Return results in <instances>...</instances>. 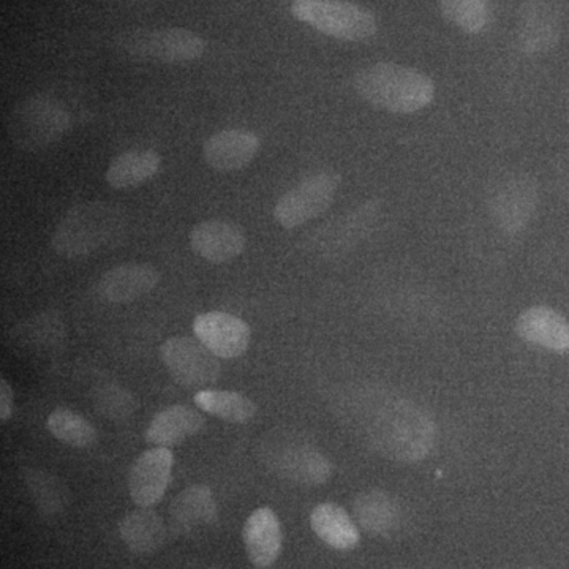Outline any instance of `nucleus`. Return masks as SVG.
<instances>
[{"mask_svg": "<svg viewBox=\"0 0 569 569\" xmlns=\"http://www.w3.org/2000/svg\"><path fill=\"white\" fill-rule=\"evenodd\" d=\"M261 141L250 130L227 129L211 134L204 141L206 163L213 170L230 173L246 168L260 151Z\"/></svg>", "mask_w": 569, "mask_h": 569, "instance_id": "ddd939ff", "label": "nucleus"}, {"mask_svg": "<svg viewBox=\"0 0 569 569\" xmlns=\"http://www.w3.org/2000/svg\"><path fill=\"white\" fill-rule=\"evenodd\" d=\"M520 43L530 54L549 51L559 40V21L556 11L542 0H533L522 10Z\"/></svg>", "mask_w": 569, "mask_h": 569, "instance_id": "4be33fe9", "label": "nucleus"}, {"mask_svg": "<svg viewBox=\"0 0 569 569\" xmlns=\"http://www.w3.org/2000/svg\"><path fill=\"white\" fill-rule=\"evenodd\" d=\"M193 332L219 359H234L244 355L252 337L244 320L224 312L200 313L194 317Z\"/></svg>", "mask_w": 569, "mask_h": 569, "instance_id": "9b49d317", "label": "nucleus"}, {"mask_svg": "<svg viewBox=\"0 0 569 569\" xmlns=\"http://www.w3.org/2000/svg\"><path fill=\"white\" fill-rule=\"evenodd\" d=\"M377 432L381 451L406 462L425 458L433 443L432 422L410 403L388 410Z\"/></svg>", "mask_w": 569, "mask_h": 569, "instance_id": "423d86ee", "label": "nucleus"}, {"mask_svg": "<svg viewBox=\"0 0 569 569\" xmlns=\"http://www.w3.org/2000/svg\"><path fill=\"white\" fill-rule=\"evenodd\" d=\"M272 470L282 478L301 485H323L331 477V462L309 445H291L271 456Z\"/></svg>", "mask_w": 569, "mask_h": 569, "instance_id": "dca6fc26", "label": "nucleus"}, {"mask_svg": "<svg viewBox=\"0 0 569 569\" xmlns=\"http://www.w3.org/2000/svg\"><path fill=\"white\" fill-rule=\"evenodd\" d=\"M162 168V157L152 149H132L119 153L107 170V181L112 189H134L151 181Z\"/></svg>", "mask_w": 569, "mask_h": 569, "instance_id": "aec40b11", "label": "nucleus"}, {"mask_svg": "<svg viewBox=\"0 0 569 569\" xmlns=\"http://www.w3.org/2000/svg\"><path fill=\"white\" fill-rule=\"evenodd\" d=\"M204 415L189 406H173L153 417L146 430V440L153 447L173 448L201 432Z\"/></svg>", "mask_w": 569, "mask_h": 569, "instance_id": "a211bd4d", "label": "nucleus"}, {"mask_svg": "<svg viewBox=\"0 0 569 569\" xmlns=\"http://www.w3.org/2000/svg\"><path fill=\"white\" fill-rule=\"evenodd\" d=\"M93 402L100 413L111 419L129 418L138 407L132 392L118 385H104L103 388L97 389Z\"/></svg>", "mask_w": 569, "mask_h": 569, "instance_id": "c85d7f7f", "label": "nucleus"}, {"mask_svg": "<svg viewBox=\"0 0 569 569\" xmlns=\"http://www.w3.org/2000/svg\"><path fill=\"white\" fill-rule=\"evenodd\" d=\"M126 54L160 63L198 61L206 51V41L198 33L182 28L133 29L116 39Z\"/></svg>", "mask_w": 569, "mask_h": 569, "instance_id": "39448f33", "label": "nucleus"}, {"mask_svg": "<svg viewBox=\"0 0 569 569\" xmlns=\"http://www.w3.org/2000/svg\"><path fill=\"white\" fill-rule=\"evenodd\" d=\"M441 13L467 33H479L489 20L488 0H440Z\"/></svg>", "mask_w": 569, "mask_h": 569, "instance_id": "cd10ccee", "label": "nucleus"}, {"mask_svg": "<svg viewBox=\"0 0 569 569\" xmlns=\"http://www.w3.org/2000/svg\"><path fill=\"white\" fill-rule=\"evenodd\" d=\"M359 526L370 535H388L399 522V507L395 498L380 490L359 493L353 503Z\"/></svg>", "mask_w": 569, "mask_h": 569, "instance_id": "b1692460", "label": "nucleus"}, {"mask_svg": "<svg viewBox=\"0 0 569 569\" xmlns=\"http://www.w3.org/2000/svg\"><path fill=\"white\" fill-rule=\"evenodd\" d=\"M209 569H220V568H209Z\"/></svg>", "mask_w": 569, "mask_h": 569, "instance_id": "2f4dec72", "label": "nucleus"}, {"mask_svg": "<svg viewBox=\"0 0 569 569\" xmlns=\"http://www.w3.org/2000/svg\"><path fill=\"white\" fill-rule=\"evenodd\" d=\"M13 413V389L6 378L0 380V419L2 422L9 421Z\"/></svg>", "mask_w": 569, "mask_h": 569, "instance_id": "c756f323", "label": "nucleus"}, {"mask_svg": "<svg viewBox=\"0 0 569 569\" xmlns=\"http://www.w3.org/2000/svg\"><path fill=\"white\" fill-rule=\"evenodd\" d=\"M71 118L62 103L47 96L22 100L7 121L10 141L24 152H40L61 141L69 132Z\"/></svg>", "mask_w": 569, "mask_h": 569, "instance_id": "7ed1b4c3", "label": "nucleus"}, {"mask_svg": "<svg viewBox=\"0 0 569 569\" xmlns=\"http://www.w3.org/2000/svg\"><path fill=\"white\" fill-rule=\"evenodd\" d=\"M173 466L171 448L148 449L134 460L129 473V492L137 507L152 508L162 501L173 478Z\"/></svg>", "mask_w": 569, "mask_h": 569, "instance_id": "9d476101", "label": "nucleus"}, {"mask_svg": "<svg viewBox=\"0 0 569 569\" xmlns=\"http://www.w3.org/2000/svg\"><path fill=\"white\" fill-rule=\"evenodd\" d=\"M160 282V272L151 264L126 263L104 272L97 282V293L111 305H127L151 293Z\"/></svg>", "mask_w": 569, "mask_h": 569, "instance_id": "4468645a", "label": "nucleus"}, {"mask_svg": "<svg viewBox=\"0 0 569 569\" xmlns=\"http://www.w3.org/2000/svg\"><path fill=\"white\" fill-rule=\"evenodd\" d=\"M339 183V174L331 171L309 176L279 198L272 211L274 219L287 230L317 219L335 203Z\"/></svg>", "mask_w": 569, "mask_h": 569, "instance_id": "6e6552de", "label": "nucleus"}, {"mask_svg": "<svg viewBox=\"0 0 569 569\" xmlns=\"http://www.w3.org/2000/svg\"><path fill=\"white\" fill-rule=\"evenodd\" d=\"M163 365L176 383L186 388L208 389L219 381L222 366L197 337L176 336L160 347Z\"/></svg>", "mask_w": 569, "mask_h": 569, "instance_id": "0eeeda50", "label": "nucleus"}, {"mask_svg": "<svg viewBox=\"0 0 569 569\" xmlns=\"http://www.w3.org/2000/svg\"><path fill=\"white\" fill-rule=\"evenodd\" d=\"M193 400L194 406L204 413L234 425H247L257 415V406L241 392L208 388L198 391Z\"/></svg>", "mask_w": 569, "mask_h": 569, "instance_id": "393cba45", "label": "nucleus"}, {"mask_svg": "<svg viewBox=\"0 0 569 569\" xmlns=\"http://www.w3.org/2000/svg\"><path fill=\"white\" fill-rule=\"evenodd\" d=\"M516 331L533 346L560 353L569 350V321L550 307L535 306L520 313Z\"/></svg>", "mask_w": 569, "mask_h": 569, "instance_id": "f3484780", "label": "nucleus"}, {"mask_svg": "<svg viewBox=\"0 0 569 569\" xmlns=\"http://www.w3.org/2000/svg\"><path fill=\"white\" fill-rule=\"evenodd\" d=\"M291 13L296 20L337 40L365 41L378 31L376 14L347 0H295Z\"/></svg>", "mask_w": 569, "mask_h": 569, "instance_id": "20e7f679", "label": "nucleus"}, {"mask_svg": "<svg viewBox=\"0 0 569 569\" xmlns=\"http://www.w3.org/2000/svg\"><path fill=\"white\" fill-rule=\"evenodd\" d=\"M174 529L179 533L208 527L219 518L216 498L208 486H190L174 498L170 509Z\"/></svg>", "mask_w": 569, "mask_h": 569, "instance_id": "6ab92c4d", "label": "nucleus"}, {"mask_svg": "<svg viewBox=\"0 0 569 569\" xmlns=\"http://www.w3.org/2000/svg\"><path fill=\"white\" fill-rule=\"evenodd\" d=\"M242 539L254 568L272 567L283 545L282 526L276 512L271 508L254 509L246 520Z\"/></svg>", "mask_w": 569, "mask_h": 569, "instance_id": "2eb2a0df", "label": "nucleus"}, {"mask_svg": "<svg viewBox=\"0 0 569 569\" xmlns=\"http://www.w3.org/2000/svg\"><path fill=\"white\" fill-rule=\"evenodd\" d=\"M190 246L212 264H223L244 252L247 239L239 224L211 219L194 224L190 231Z\"/></svg>", "mask_w": 569, "mask_h": 569, "instance_id": "f8f14e48", "label": "nucleus"}, {"mask_svg": "<svg viewBox=\"0 0 569 569\" xmlns=\"http://www.w3.org/2000/svg\"><path fill=\"white\" fill-rule=\"evenodd\" d=\"M126 2L142 3V2H151V0H126Z\"/></svg>", "mask_w": 569, "mask_h": 569, "instance_id": "7c9ffc66", "label": "nucleus"}, {"mask_svg": "<svg viewBox=\"0 0 569 569\" xmlns=\"http://www.w3.org/2000/svg\"><path fill=\"white\" fill-rule=\"evenodd\" d=\"M529 569H538V568H529Z\"/></svg>", "mask_w": 569, "mask_h": 569, "instance_id": "473e14b6", "label": "nucleus"}, {"mask_svg": "<svg viewBox=\"0 0 569 569\" xmlns=\"http://www.w3.org/2000/svg\"><path fill=\"white\" fill-rule=\"evenodd\" d=\"M310 526L318 538L337 550H351L361 541L350 515L336 503H321L310 515Z\"/></svg>", "mask_w": 569, "mask_h": 569, "instance_id": "5701e85b", "label": "nucleus"}, {"mask_svg": "<svg viewBox=\"0 0 569 569\" xmlns=\"http://www.w3.org/2000/svg\"><path fill=\"white\" fill-rule=\"evenodd\" d=\"M355 89L372 107L400 114L422 110L436 97V84L426 73L392 62L373 63L359 71Z\"/></svg>", "mask_w": 569, "mask_h": 569, "instance_id": "f257e3e1", "label": "nucleus"}, {"mask_svg": "<svg viewBox=\"0 0 569 569\" xmlns=\"http://www.w3.org/2000/svg\"><path fill=\"white\" fill-rule=\"evenodd\" d=\"M119 533L127 548L138 556H148L162 548L167 538L163 519L152 508L133 509L119 522Z\"/></svg>", "mask_w": 569, "mask_h": 569, "instance_id": "412c9836", "label": "nucleus"}, {"mask_svg": "<svg viewBox=\"0 0 569 569\" xmlns=\"http://www.w3.org/2000/svg\"><path fill=\"white\" fill-rule=\"evenodd\" d=\"M22 481L43 516H58L70 505V492L61 479L40 468L22 470Z\"/></svg>", "mask_w": 569, "mask_h": 569, "instance_id": "a878e982", "label": "nucleus"}, {"mask_svg": "<svg viewBox=\"0 0 569 569\" xmlns=\"http://www.w3.org/2000/svg\"><path fill=\"white\" fill-rule=\"evenodd\" d=\"M126 213L103 201H86L63 216L51 246L63 258H82L119 241L126 231Z\"/></svg>", "mask_w": 569, "mask_h": 569, "instance_id": "f03ea898", "label": "nucleus"}, {"mask_svg": "<svg viewBox=\"0 0 569 569\" xmlns=\"http://www.w3.org/2000/svg\"><path fill=\"white\" fill-rule=\"evenodd\" d=\"M47 427L52 437L73 448L92 447L99 438L96 427L88 419L67 408L52 411L47 419Z\"/></svg>", "mask_w": 569, "mask_h": 569, "instance_id": "bb28decb", "label": "nucleus"}, {"mask_svg": "<svg viewBox=\"0 0 569 569\" xmlns=\"http://www.w3.org/2000/svg\"><path fill=\"white\" fill-rule=\"evenodd\" d=\"M538 183L529 174L512 176L500 183L490 201V211L498 227L508 234H518L537 212Z\"/></svg>", "mask_w": 569, "mask_h": 569, "instance_id": "1a4fd4ad", "label": "nucleus"}]
</instances>
